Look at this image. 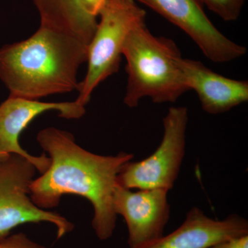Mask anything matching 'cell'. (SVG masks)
<instances>
[{"instance_id": "obj_1", "label": "cell", "mask_w": 248, "mask_h": 248, "mask_svg": "<svg viewBox=\"0 0 248 248\" xmlns=\"http://www.w3.org/2000/svg\"><path fill=\"white\" fill-rule=\"evenodd\" d=\"M37 140L48 155L50 165L41 177L32 181L31 200L48 210L58 206L62 196L84 197L94 210L92 226L97 237L101 241L110 239L117 221L113 195L117 177L134 155L94 154L77 144L69 132L54 127L39 132Z\"/></svg>"}, {"instance_id": "obj_2", "label": "cell", "mask_w": 248, "mask_h": 248, "mask_svg": "<svg viewBox=\"0 0 248 248\" xmlns=\"http://www.w3.org/2000/svg\"><path fill=\"white\" fill-rule=\"evenodd\" d=\"M88 47L76 37L40 27L27 40L0 48V79L10 95L35 100L78 91Z\"/></svg>"}, {"instance_id": "obj_3", "label": "cell", "mask_w": 248, "mask_h": 248, "mask_svg": "<svg viewBox=\"0 0 248 248\" xmlns=\"http://www.w3.org/2000/svg\"><path fill=\"white\" fill-rule=\"evenodd\" d=\"M122 55L128 74L124 102L138 107L144 97L157 104L173 103L189 91L179 60L182 58L175 42L151 33L146 21L138 24L127 37Z\"/></svg>"}, {"instance_id": "obj_4", "label": "cell", "mask_w": 248, "mask_h": 248, "mask_svg": "<svg viewBox=\"0 0 248 248\" xmlns=\"http://www.w3.org/2000/svg\"><path fill=\"white\" fill-rule=\"evenodd\" d=\"M146 16L135 0H106L88 47L87 73L79 83L78 102L86 107L98 85L118 72L125 41Z\"/></svg>"}, {"instance_id": "obj_5", "label": "cell", "mask_w": 248, "mask_h": 248, "mask_svg": "<svg viewBox=\"0 0 248 248\" xmlns=\"http://www.w3.org/2000/svg\"><path fill=\"white\" fill-rule=\"evenodd\" d=\"M187 122V108L171 107L163 119L164 135L159 147L146 159L124 165L117 184L130 190H171L185 156Z\"/></svg>"}, {"instance_id": "obj_6", "label": "cell", "mask_w": 248, "mask_h": 248, "mask_svg": "<svg viewBox=\"0 0 248 248\" xmlns=\"http://www.w3.org/2000/svg\"><path fill=\"white\" fill-rule=\"evenodd\" d=\"M36 171L29 160L19 155L10 154L0 161V241L24 223H51L58 239L74 228L60 214L41 208L31 200L30 187Z\"/></svg>"}, {"instance_id": "obj_7", "label": "cell", "mask_w": 248, "mask_h": 248, "mask_svg": "<svg viewBox=\"0 0 248 248\" xmlns=\"http://www.w3.org/2000/svg\"><path fill=\"white\" fill-rule=\"evenodd\" d=\"M182 29L210 61L225 63L244 56L247 48L217 29L205 12L202 0H135Z\"/></svg>"}, {"instance_id": "obj_8", "label": "cell", "mask_w": 248, "mask_h": 248, "mask_svg": "<svg viewBox=\"0 0 248 248\" xmlns=\"http://www.w3.org/2000/svg\"><path fill=\"white\" fill-rule=\"evenodd\" d=\"M169 192L161 188L134 192L118 184L116 186L114 210L126 223L129 248L140 247L164 235L170 215Z\"/></svg>"}, {"instance_id": "obj_9", "label": "cell", "mask_w": 248, "mask_h": 248, "mask_svg": "<svg viewBox=\"0 0 248 248\" xmlns=\"http://www.w3.org/2000/svg\"><path fill=\"white\" fill-rule=\"evenodd\" d=\"M58 111L59 116L68 120L81 118L86 112L84 106L78 101L43 102L35 99L10 95L0 105V146L6 154L20 155L35 166L38 172L48 169L50 159L45 154L33 156L19 144L21 133L37 116L47 111Z\"/></svg>"}, {"instance_id": "obj_10", "label": "cell", "mask_w": 248, "mask_h": 248, "mask_svg": "<svg viewBox=\"0 0 248 248\" xmlns=\"http://www.w3.org/2000/svg\"><path fill=\"white\" fill-rule=\"evenodd\" d=\"M246 234L248 222L244 217L231 215L223 220L214 219L195 207L175 231L135 248H208L225 240Z\"/></svg>"}, {"instance_id": "obj_11", "label": "cell", "mask_w": 248, "mask_h": 248, "mask_svg": "<svg viewBox=\"0 0 248 248\" xmlns=\"http://www.w3.org/2000/svg\"><path fill=\"white\" fill-rule=\"evenodd\" d=\"M179 66L189 91L197 93L205 112L221 114L248 102V81L217 74L197 60L181 58Z\"/></svg>"}, {"instance_id": "obj_12", "label": "cell", "mask_w": 248, "mask_h": 248, "mask_svg": "<svg viewBox=\"0 0 248 248\" xmlns=\"http://www.w3.org/2000/svg\"><path fill=\"white\" fill-rule=\"evenodd\" d=\"M40 17V27L76 37L89 46L98 18L86 14L79 0H32Z\"/></svg>"}, {"instance_id": "obj_13", "label": "cell", "mask_w": 248, "mask_h": 248, "mask_svg": "<svg viewBox=\"0 0 248 248\" xmlns=\"http://www.w3.org/2000/svg\"><path fill=\"white\" fill-rule=\"evenodd\" d=\"M246 0H202L204 6L226 22L236 21Z\"/></svg>"}, {"instance_id": "obj_14", "label": "cell", "mask_w": 248, "mask_h": 248, "mask_svg": "<svg viewBox=\"0 0 248 248\" xmlns=\"http://www.w3.org/2000/svg\"><path fill=\"white\" fill-rule=\"evenodd\" d=\"M0 248H46L29 239L27 235L19 233L9 235L0 241Z\"/></svg>"}, {"instance_id": "obj_15", "label": "cell", "mask_w": 248, "mask_h": 248, "mask_svg": "<svg viewBox=\"0 0 248 248\" xmlns=\"http://www.w3.org/2000/svg\"><path fill=\"white\" fill-rule=\"evenodd\" d=\"M208 248H248V234L225 240Z\"/></svg>"}, {"instance_id": "obj_16", "label": "cell", "mask_w": 248, "mask_h": 248, "mask_svg": "<svg viewBox=\"0 0 248 248\" xmlns=\"http://www.w3.org/2000/svg\"><path fill=\"white\" fill-rule=\"evenodd\" d=\"M79 2L86 14L98 18L106 0H79Z\"/></svg>"}, {"instance_id": "obj_17", "label": "cell", "mask_w": 248, "mask_h": 248, "mask_svg": "<svg viewBox=\"0 0 248 248\" xmlns=\"http://www.w3.org/2000/svg\"><path fill=\"white\" fill-rule=\"evenodd\" d=\"M9 155L6 154V153L3 152L2 150H1V146H0V161L1 160L4 159V158H6V156H9Z\"/></svg>"}]
</instances>
